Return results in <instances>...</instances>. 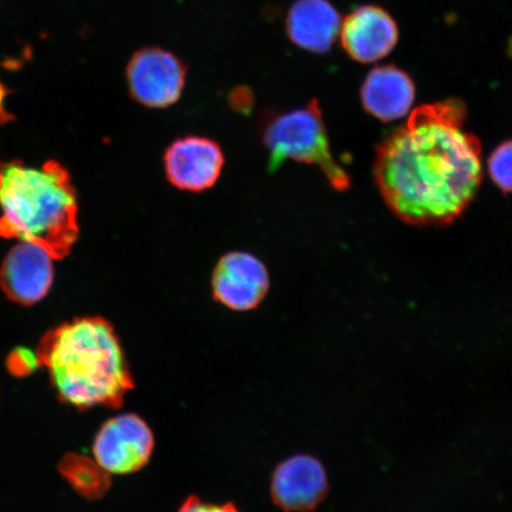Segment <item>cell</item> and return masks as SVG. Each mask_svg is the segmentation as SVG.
<instances>
[{"label": "cell", "instance_id": "ba28073f", "mask_svg": "<svg viewBox=\"0 0 512 512\" xmlns=\"http://www.w3.org/2000/svg\"><path fill=\"white\" fill-rule=\"evenodd\" d=\"M211 284L217 302L234 311H249L265 299L270 275L256 256L233 252L221 258Z\"/></svg>", "mask_w": 512, "mask_h": 512}, {"label": "cell", "instance_id": "5b68a950", "mask_svg": "<svg viewBox=\"0 0 512 512\" xmlns=\"http://www.w3.org/2000/svg\"><path fill=\"white\" fill-rule=\"evenodd\" d=\"M188 68L174 53L159 47L136 51L126 68L128 91L138 104L166 108L181 99Z\"/></svg>", "mask_w": 512, "mask_h": 512}, {"label": "cell", "instance_id": "7a4b0ae2", "mask_svg": "<svg viewBox=\"0 0 512 512\" xmlns=\"http://www.w3.org/2000/svg\"><path fill=\"white\" fill-rule=\"evenodd\" d=\"M36 352L57 398L69 406L119 408L134 388L119 338L105 318L61 324L44 335Z\"/></svg>", "mask_w": 512, "mask_h": 512}, {"label": "cell", "instance_id": "e0dca14e", "mask_svg": "<svg viewBox=\"0 0 512 512\" xmlns=\"http://www.w3.org/2000/svg\"><path fill=\"white\" fill-rule=\"evenodd\" d=\"M178 512H240L234 504L217 505L203 502L201 498L191 496L185 501Z\"/></svg>", "mask_w": 512, "mask_h": 512}, {"label": "cell", "instance_id": "52a82bcc", "mask_svg": "<svg viewBox=\"0 0 512 512\" xmlns=\"http://www.w3.org/2000/svg\"><path fill=\"white\" fill-rule=\"evenodd\" d=\"M54 260L46 248L19 241L0 268V287L6 297L25 306L41 302L53 285Z\"/></svg>", "mask_w": 512, "mask_h": 512}, {"label": "cell", "instance_id": "9a60e30c", "mask_svg": "<svg viewBox=\"0 0 512 512\" xmlns=\"http://www.w3.org/2000/svg\"><path fill=\"white\" fill-rule=\"evenodd\" d=\"M489 174L497 187L512 194V140L499 145L488 162Z\"/></svg>", "mask_w": 512, "mask_h": 512}, {"label": "cell", "instance_id": "ac0fdd59", "mask_svg": "<svg viewBox=\"0 0 512 512\" xmlns=\"http://www.w3.org/2000/svg\"><path fill=\"white\" fill-rule=\"evenodd\" d=\"M6 95H8V89H6L3 83L0 82V121L9 119V114L6 113L4 108V100Z\"/></svg>", "mask_w": 512, "mask_h": 512}, {"label": "cell", "instance_id": "3957f363", "mask_svg": "<svg viewBox=\"0 0 512 512\" xmlns=\"http://www.w3.org/2000/svg\"><path fill=\"white\" fill-rule=\"evenodd\" d=\"M0 236L35 243L54 259L72 251L79 236L78 200L61 164L0 165Z\"/></svg>", "mask_w": 512, "mask_h": 512}, {"label": "cell", "instance_id": "9c48e42d", "mask_svg": "<svg viewBox=\"0 0 512 512\" xmlns=\"http://www.w3.org/2000/svg\"><path fill=\"white\" fill-rule=\"evenodd\" d=\"M224 157L219 144L203 137L176 140L166 150V177L177 189L200 192L213 188L221 176Z\"/></svg>", "mask_w": 512, "mask_h": 512}, {"label": "cell", "instance_id": "2e32d148", "mask_svg": "<svg viewBox=\"0 0 512 512\" xmlns=\"http://www.w3.org/2000/svg\"><path fill=\"white\" fill-rule=\"evenodd\" d=\"M6 367L10 374L16 377H25L42 367V364L36 351L21 347L10 352L8 360H6Z\"/></svg>", "mask_w": 512, "mask_h": 512}, {"label": "cell", "instance_id": "30bf717a", "mask_svg": "<svg viewBox=\"0 0 512 512\" xmlns=\"http://www.w3.org/2000/svg\"><path fill=\"white\" fill-rule=\"evenodd\" d=\"M329 492L328 476L322 463L309 454L285 460L274 471L273 502L286 512H309L322 503Z\"/></svg>", "mask_w": 512, "mask_h": 512}, {"label": "cell", "instance_id": "6da1fadb", "mask_svg": "<svg viewBox=\"0 0 512 512\" xmlns=\"http://www.w3.org/2000/svg\"><path fill=\"white\" fill-rule=\"evenodd\" d=\"M465 118L458 100L420 106L380 145L375 181L400 220L444 226L470 206L482 182V147Z\"/></svg>", "mask_w": 512, "mask_h": 512}, {"label": "cell", "instance_id": "277c9868", "mask_svg": "<svg viewBox=\"0 0 512 512\" xmlns=\"http://www.w3.org/2000/svg\"><path fill=\"white\" fill-rule=\"evenodd\" d=\"M264 137L271 171L291 159L318 166L335 190L350 187L347 172L332 156L323 114L316 100L304 108L277 115L266 126Z\"/></svg>", "mask_w": 512, "mask_h": 512}, {"label": "cell", "instance_id": "4fadbf2b", "mask_svg": "<svg viewBox=\"0 0 512 512\" xmlns=\"http://www.w3.org/2000/svg\"><path fill=\"white\" fill-rule=\"evenodd\" d=\"M366 111L388 123L405 117L415 98L414 83L402 70L386 66L371 70L361 91Z\"/></svg>", "mask_w": 512, "mask_h": 512}, {"label": "cell", "instance_id": "8992f818", "mask_svg": "<svg viewBox=\"0 0 512 512\" xmlns=\"http://www.w3.org/2000/svg\"><path fill=\"white\" fill-rule=\"evenodd\" d=\"M153 448L155 437L149 425L136 414H123L100 428L93 453L108 475H130L150 462Z\"/></svg>", "mask_w": 512, "mask_h": 512}, {"label": "cell", "instance_id": "7c38bea8", "mask_svg": "<svg viewBox=\"0 0 512 512\" xmlns=\"http://www.w3.org/2000/svg\"><path fill=\"white\" fill-rule=\"evenodd\" d=\"M341 25V17L328 0H297L286 17L292 43L316 54L330 50Z\"/></svg>", "mask_w": 512, "mask_h": 512}, {"label": "cell", "instance_id": "8fae6325", "mask_svg": "<svg viewBox=\"0 0 512 512\" xmlns=\"http://www.w3.org/2000/svg\"><path fill=\"white\" fill-rule=\"evenodd\" d=\"M342 43L356 61L370 63L382 59L398 43L399 32L393 18L375 6L352 12L341 25Z\"/></svg>", "mask_w": 512, "mask_h": 512}, {"label": "cell", "instance_id": "5bb4252c", "mask_svg": "<svg viewBox=\"0 0 512 512\" xmlns=\"http://www.w3.org/2000/svg\"><path fill=\"white\" fill-rule=\"evenodd\" d=\"M61 475L80 495L95 499L110 488V477L95 460L81 454H68L59 465Z\"/></svg>", "mask_w": 512, "mask_h": 512}]
</instances>
